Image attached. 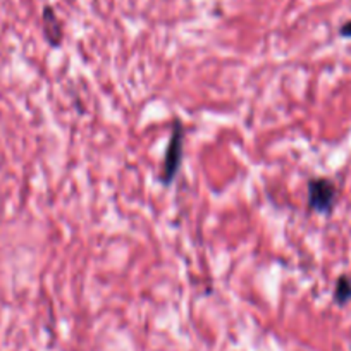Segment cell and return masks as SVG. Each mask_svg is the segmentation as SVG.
<instances>
[{
  "instance_id": "cell-4",
  "label": "cell",
  "mask_w": 351,
  "mask_h": 351,
  "mask_svg": "<svg viewBox=\"0 0 351 351\" xmlns=\"http://www.w3.org/2000/svg\"><path fill=\"white\" fill-rule=\"evenodd\" d=\"M334 300L337 305H344L351 300V279L348 276H341L336 281V288H334Z\"/></svg>"
},
{
  "instance_id": "cell-1",
  "label": "cell",
  "mask_w": 351,
  "mask_h": 351,
  "mask_svg": "<svg viewBox=\"0 0 351 351\" xmlns=\"http://www.w3.org/2000/svg\"><path fill=\"white\" fill-rule=\"evenodd\" d=\"M184 157V126L181 119H174L172 123L171 138H169L167 148L164 154V162H162L160 171V183L164 186H171L178 178L181 164Z\"/></svg>"
},
{
  "instance_id": "cell-3",
  "label": "cell",
  "mask_w": 351,
  "mask_h": 351,
  "mask_svg": "<svg viewBox=\"0 0 351 351\" xmlns=\"http://www.w3.org/2000/svg\"><path fill=\"white\" fill-rule=\"evenodd\" d=\"M42 28H43V35H45V40L49 42V45L53 47V49L60 47V43H62V40H64V26H62V23H60V19L57 18L53 8H50V5L43 8Z\"/></svg>"
},
{
  "instance_id": "cell-5",
  "label": "cell",
  "mask_w": 351,
  "mask_h": 351,
  "mask_svg": "<svg viewBox=\"0 0 351 351\" xmlns=\"http://www.w3.org/2000/svg\"><path fill=\"white\" fill-rule=\"evenodd\" d=\"M339 35L343 36V38H351V21L344 23V25L341 26V29H339Z\"/></svg>"
},
{
  "instance_id": "cell-2",
  "label": "cell",
  "mask_w": 351,
  "mask_h": 351,
  "mask_svg": "<svg viewBox=\"0 0 351 351\" xmlns=\"http://www.w3.org/2000/svg\"><path fill=\"white\" fill-rule=\"evenodd\" d=\"M306 190H308L306 195H308L310 210L322 215H329L334 210L337 190L332 181L327 180V178H313V180H308Z\"/></svg>"
}]
</instances>
